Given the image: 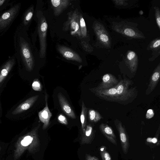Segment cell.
I'll return each mask as SVG.
<instances>
[{
  "instance_id": "1",
  "label": "cell",
  "mask_w": 160,
  "mask_h": 160,
  "mask_svg": "<svg viewBox=\"0 0 160 160\" xmlns=\"http://www.w3.org/2000/svg\"><path fill=\"white\" fill-rule=\"evenodd\" d=\"M38 31L40 44L39 57L44 58L47 49V33L48 25L46 19L41 11L37 12Z\"/></svg>"
},
{
  "instance_id": "2",
  "label": "cell",
  "mask_w": 160,
  "mask_h": 160,
  "mask_svg": "<svg viewBox=\"0 0 160 160\" xmlns=\"http://www.w3.org/2000/svg\"><path fill=\"white\" fill-rule=\"evenodd\" d=\"M132 81L129 80L124 79L121 80L116 85L118 103H125L130 102V99H132L135 95V88L129 89L131 84Z\"/></svg>"
},
{
  "instance_id": "3",
  "label": "cell",
  "mask_w": 160,
  "mask_h": 160,
  "mask_svg": "<svg viewBox=\"0 0 160 160\" xmlns=\"http://www.w3.org/2000/svg\"><path fill=\"white\" fill-rule=\"evenodd\" d=\"M80 12L78 10L71 11L68 12L67 21L63 27V30H69L72 35L82 37L79 25V17Z\"/></svg>"
},
{
  "instance_id": "4",
  "label": "cell",
  "mask_w": 160,
  "mask_h": 160,
  "mask_svg": "<svg viewBox=\"0 0 160 160\" xmlns=\"http://www.w3.org/2000/svg\"><path fill=\"white\" fill-rule=\"evenodd\" d=\"M19 3L0 15V32H5L18 15L20 9Z\"/></svg>"
},
{
  "instance_id": "5",
  "label": "cell",
  "mask_w": 160,
  "mask_h": 160,
  "mask_svg": "<svg viewBox=\"0 0 160 160\" xmlns=\"http://www.w3.org/2000/svg\"><path fill=\"white\" fill-rule=\"evenodd\" d=\"M36 130L37 128L34 129L27 134L21 137L18 139L15 145L14 152L15 160L18 159L24 152L32 144Z\"/></svg>"
},
{
  "instance_id": "6",
  "label": "cell",
  "mask_w": 160,
  "mask_h": 160,
  "mask_svg": "<svg viewBox=\"0 0 160 160\" xmlns=\"http://www.w3.org/2000/svg\"><path fill=\"white\" fill-rule=\"evenodd\" d=\"M89 90L102 99L108 101L118 102L116 85L107 89H100L95 87L90 88Z\"/></svg>"
},
{
  "instance_id": "7",
  "label": "cell",
  "mask_w": 160,
  "mask_h": 160,
  "mask_svg": "<svg viewBox=\"0 0 160 160\" xmlns=\"http://www.w3.org/2000/svg\"><path fill=\"white\" fill-rule=\"evenodd\" d=\"M114 123L118 132L122 151L124 154H127L129 147L128 135L121 121L116 119L114 120Z\"/></svg>"
},
{
  "instance_id": "8",
  "label": "cell",
  "mask_w": 160,
  "mask_h": 160,
  "mask_svg": "<svg viewBox=\"0 0 160 160\" xmlns=\"http://www.w3.org/2000/svg\"><path fill=\"white\" fill-rule=\"evenodd\" d=\"M57 49L58 52L66 59L81 63L82 60L79 55L71 48L65 46L58 45Z\"/></svg>"
},
{
  "instance_id": "9",
  "label": "cell",
  "mask_w": 160,
  "mask_h": 160,
  "mask_svg": "<svg viewBox=\"0 0 160 160\" xmlns=\"http://www.w3.org/2000/svg\"><path fill=\"white\" fill-rule=\"evenodd\" d=\"M16 59L14 55L10 57L0 68V83L4 80L12 70L16 63Z\"/></svg>"
},
{
  "instance_id": "10",
  "label": "cell",
  "mask_w": 160,
  "mask_h": 160,
  "mask_svg": "<svg viewBox=\"0 0 160 160\" xmlns=\"http://www.w3.org/2000/svg\"><path fill=\"white\" fill-rule=\"evenodd\" d=\"M48 95L45 91V106L44 108L38 112V116L40 121L43 123V129H45L49 124L52 113L50 111L48 104Z\"/></svg>"
},
{
  "instance_id": "11",
  "label": "cell",
  "mask_w": 160,
  "mask_h": 160,
  "mask_svg": "<svg viewBox=\"0 0 160 160\" xmlns=\"http://www.w3.org/2000/svg\"><path fill=\"white\" fill-rule=\"evenodd\" d=\"M93 28L96 36L100 42L106 45H109L110 42L109 38L103 25L98 22H95Z\"/></svg>"
},
{
  "instance_id": "12",
  "label": "cell",
  "mask_w": 160,
  "mask_h": 160,
  "mask_svg": "<svg viewBox=\"0 0 160 160\" xmlns=\"http://www.w3.org/2000/svg\"><path fill=\"white\" fill-rule=\"evenodd\" d=\"M116 78L110 73L104 75L102 78V82L97 88L100 89H107L113 87L118 83Z\"/></svg>"
},
{
  "instance_id": "13",
  "label": "cell",
  "mask_w": 160,
  "mask_h": 160,
  "mask_svg": "<svg viewBox=\"0 0 160 160\" xmlns=\"http://www.w3.org/2000/svg\"><path fill=\"white\" fill-rule=\"evenodd\" d=\"M58 98L60 107L63 112L68 117L73 119L76 118L74 112L68 101L61 92H59Z\"/></svg>"
},
{
  "instance_id": "14",
  "label": "cell",
  "mask_w": 160,
  "mask_h": 160,
  "mask_svg": "<svg viewBox=\"0 0 160 160\" xmlns=\"http://www.w3.org/2000/svg\"><path fill=\"white\" fill-rule=\"evenodd\" d=\"M50 2L55 16H59L70 3L69 0H52Z\"/></svg>"
},
{
  "instance_id": "15",
  "label": "cell",
  "mask_w": 160,
  "mask_h": 160,
  "mask_svg": "<svg viewBox=\"0 0 160 160\" xmlns=\"http://www.w3.org/2000/svg\"><path fill=\"white\" fill-rule=\"evenodd\" d=\"M99 128L102 133L110 142L115 145L117 144L116 135L110 126L106 124L101 123Z\"/></svg>"
},
{
  "instance_id": "16",
  "label": "cell",
  "mask_w": 160,
  "mask_h": 160,
  "mask_svg": "<svg viewBox=\"0 0 160 160\" xmlns=\"http://www.w3.org/2000/svg\"><path fill=\"white\" fill-rule=\"evenodd\" d=\"M39 96L36 95L31 97L19 104L12 112L13 115H17L29 109L35 103Z\"/></svg>"
},
{
  "instance_id": "17",
  "label": "cell",
  "mask_w": 160,
  "mask_h": 160,
  "mask_svg": "<svg viewBox=\"0 0 160 160\" xmlns=\"http://www.w3.org/2000/svg\"><path fill=\"white\" fill-rule=\"evenodd\" d=\"M160 76V66L159 64L155 69L152 74L148 86L145 94L148 95L153 91L158 83Z\"/></svg>"
},
{
  "instance_id": "18",
  "label": "cell",
  "mask_w": 160,
  "mask_h": 160,
  "mask_svg": "<svg viewBox=\"0 0 160 160\" xmlns=\"http://www.w3.org/2000/svg\"><path fill=\"white\" fill-rule=\"evenodd\" d=\"M126 64L132 72L136 71L138 65L137 56L133 51H130L127 54Z\"/></svg>"
},
{
  "instance_id": "19",
  "label": "cell",
  "mask_w": 160,
  "mask_h": 160,
  "mask_svg": "<svg viewBox=\"0 0 160 160\" xmlns=\"http://www.w3.org/2000/svg\"><path fill=\"white\" fill-rule=\"evenodd\" d=\"M34 11V6L32 5L28 9L23 15L22 22L20 25L25 30L27 28L32 19Z\"/></svg>"
},
{
  "instance_id": "20",
  "label": "cell",
  "mask_w": 160,
  "mask_h": 160,
  "mask_svg": "<svg viewBox=\"0 0 160 160\" xmlns=\"http://www.w3.org/2000/svg\"><path fill=\"white\" fill-rule=\"evenodd\" d=\"M88 118L90 122H96L99 121L103 117L97 111L90 109L88 111Z\"/></svg>"
},
{
  "instance_id": "21",
  "label": "cell",
  "mask_w": 160,
  "mask_h": 160,
  "mask_svg": "<svg viewBox=\"0 0 160 160\" xmlns=\"http://www.w3.org/2000/svg\"><path fill=\"white\" fill-rule=\"evenodd\" d=\"M88 109L85 106L83 101L82 102V110L80 115V120L82 128V129L85 128L87 122V115Z\"/></svg>"
},
{
  "instance_id": "22",
  "label": "cell",
  "mask_w": 160,
  "mask_h": 160,
  "mask_svg": "<svg viewBox=\"0 0 160 160\" xmlns=\"http://www.w3.org/2000/svg\"><path fill=\"white\" fill-rule=\"evenodd\" d=\"M80 32L82 38H85L87 35L86 26L82 15L80 12L79 17Z\"/></svg>"
},
{
  "instance_id": "23",
  "label": "cell",
  "mask_w": 160,
  "mask_h": 160,
  "mask_svg": "<svg viewBox=\"0 0 160 160\" xmlns=\"http://www.w3.org/2000/svg\"><path fill=\"white\" fill-rule=\"evenodd\" d=\"M99 151L102 160H112L110 154L107 151L106 146H101L100 148Z\"/></svg>"
},
{
  "instance_id": "24",
  "label": "cell",
  "mask_w": 160,
  "mask_h": 160,
  "mask_svg": "<svg viewBox=\"0 0 160 160\" xmlns=\"http://www.w3.org/2000/svg\"><path fill=\"white\" fill-rule=\"evenodd\" d=\"M87 139H91L93 134V128L90 125L87 126L86 128L82 129Z\"/></svg>"
},
{
  "instance_id": "25",
  "label": "cell",
  "mask_w": 160,
  "mask_h": 160,
  "mask_svg": "<svg viewBox=\"0 0 160 160\" xmlns=\"http://www.w3.org/2000/svg\"><path fill=\"white\" fill-rule=\"evenodd\" d=\"M32 88L35 91H40L42 90V87L40 82L38 80L33 81L32 84Z\"/></svg>"
},
{
  "instance_id": "26",
  "label": "cell",
  "mask_w": 160,
  "mask_h": 160,
  "mask_svg": "<svg viewBox=\"0 0 160 160\" xmlns=\"http://www.w3.org/2000/svg\"><path fill=\"white\" fill-rule=\"evenodd\" d=\"M123 32L125 35L129 37H135L136 35L134 30L130 28L125 29L124 30Z\"/></svg>"
},
{
  "instance_id": "27",
  "label": "cell",
  "mask_w": 160,
  "mask_h": 160,
  "mask_svg": "<svg viewBox=\"0 0 160 160\" xmlns=\"http://www.w3.org/2000/svg\"><path fill=\"white\" fill-rule=\"evenodd\" d=\"M81 45L84 50L88 52H91L93 51V48L88 43L84 41L81 42Z\"/></svg>"
},
{
  "instance_id": "28",
  "label": "cell",
  "mask_w": 160,
  "mask_h": 160,
  "mask_svg": "<svg viewBox=\"0 0 160 160\" xmlns=\"http://www.w3.org/2000/svg\"><path fill=\"white\" fill-rule=\"evenodd\" d=\"M58 120L61 124L66 125L68 124V122L66 118L62 114H60L58 116Z\"/></svg>"
},
{
  "instance_id": "29",
  "label": "cell",
  "mask_w": 160,
  "mask_h": 160,
  "mask_svg": "<svg viewBox=\"0 0 160 160\" xmlns=\"http://www.w3.org/2000/svg\"><path fill=\"white\" fill-rule=\"evenodd\" d=\"M155 8V17L157 24L160 29V14L159 9L158 8L154 7Z\"/></svg>"
},
{
  "instance_id": "30",
  "label": "cell",
  "mask_w": 160,
  "mask_h": 160,
  "mask_svg": "<svg viewBox=\"0 0 160 160\" xmlns=\"http://www.w3.org/2000/svg\"><path fill=\"white\" fill-rule=\"evenodd\" d=\"M8 1L7 0H0V11L8 5Z\"/></svg>"
},
{
  "instance_id": "31",
  "label": "cell",
  "mask_w": 160,
  "mask_h": 160,
  "mask_svg": "<svg viewBox=\"0 0 160 160\" xmlns=\"http://www.w3.org/2000/svg\"><path fill=\"white\" fill-rule=\"evenodd\" d=\"M160 45V40L159 39L155 40L152 43L151 47L152 48H159Z\"/></svg>"
},
{
  "instance_id": "32",
  "label": "cell",
  "mask_w": 160,
  "mask_h": 160,
  "mask_svg": "<svg viewBox=\"0 0 160 160\" xmlns=\"http://www.w3.org/2000/svg\"><path fill=\"white\" fill-rule=\"evenodd\" d=\"M113 2L117 5H125L126 4L125 0H113Z\"/></svg>"
},
{
  "instance_id": "33",
  "label": "cell",
  "mask_w": 160,
  "mask_h": 160,
  "mask_svg": "<svg viewBox=\"0 0 160 160\" xmlns=\"http://www.w3.org/2000/svg\"><path fill=\"white\" fill-rule=\"evenodd\" d=\"M147 141L149 142H152L155 144L158 142L157 138H148L147 139Z\"/></svg>"
},
{
  "instance_id": "34",
  "label": "cell",
  "mask_w": 160,
  "mask_h": 160,
  "mask_svg": "<svg viewBox=\"0 0 160 160\" xmlns=\"http://www.w3.org/2000/svg\"><path fill=\"white\" fill-rule=\"evenodd\" d=\"M86 158V160H99L97 157L92 156L90 155H88Z\"/></svg>"
},
{
  "instance_id": "35",
  "label": "cell",
  "mask_w": 160,
  "mask_h": 160,
  "mask_svg": "<svg viewBox=\"0 0 160 160\" xmlns=\"http://www.w3.org/2000/svg\"><path fill=\"white\" fill-rule=\"evenodd\" d=\"M1 147H0V151L1 150Z\"/></svg>"
}]
</instances>
